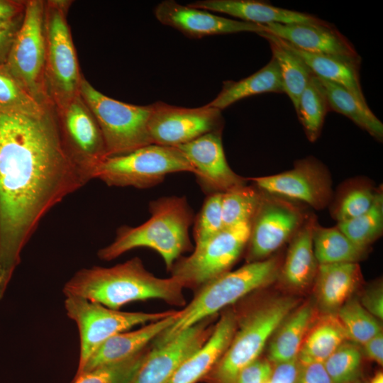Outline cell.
Masks as SVG:
<instances>
[{
    "mask_svg": "<svg viewBox=\"0 0 383 383\" xmlns=\"http://www.w3.org/2000/svg\"><path fill=\"white\" fill-rule=\"evenodd\" d=\"M179 312L175 311L172 314L147 323L139 329L121 332L111 336L94 353L79 374L99 367L126 360L138 355L173 324Z\"/></svg>",
    "mask_w": 383,
    "mask_h": 383,
    "instance_id": "obj_20",
    "label": "cell"
},
{
    "mask_svg": "<svg viewBox=\"0 0 383 383\" xmlns=\"http://www.w3.org/2000/svg\"><path fill=\"white\" fill-rule=\"evenodd\" d=\"M377 191L367 185L350 188L340 199L334 215L338 222L353 219L366 212L372 206Z\"/></svg>",
    "mask_w": 383,
    "mask_h": 383,
    "instance_id": "obj_40",
    "label": "cell"
},
{
    "mask_svg": "<svg viewBox=\"0 0 383 383\" xmlns=\"http://www.w3.org/2000/svg\"><path fill=\"white\" fill-rule=\"evenodd\" d=\"M251 222H242L224 228L220 233L196 246L188 257L172 266V276L184 287H201L228 271L247 246Z\"/></svg>",
    "mask_w": 383,
    "mask_h": 383,
    "instance_id": "obj_11",
    "label": "cell"
},
{
    "mask_svg": "<svg viewBox=\"0 0 383 383\" xmlns=\"http://www.w3.org/2000/svg\"><path fill=\"white\" fill-rule=\"evenodd\" d=\"M45 1L28 0L21 24L11 45L6 66L39 103L53 104L45 83Z\"/></svg>",
    "mask_w": 383,
    "mask_h": 383,
    "instance_id": "obj_10",
    "label": "cell"
},
{
    "mask_svg": "<svg viewBox=\"0 0 383 383\" xmlns=\"http://www.w3.org/2000/svg\"><path fill=\"white\" fill-rule=\"evenodd\" d=\"M267 383H268V382Z\"/></svg>",
    "mask_w": 383,
    "mask_h": 383,
    "instance_id": "obj_50",
    "label": "cell"
},
{
    "mask_svg": "<svg viewBox=\"0 0 383 383\" xmlns=\"http://www.w3.org/2000/svg\"><path fill=\"white\" fill-rule=\"evenodd\" d=\"M338 228L360 248L367 249L383 231V194L377 191L371 207L353 219L338 222Z\"/></svg>",
    "mask_w": 383,
    "mask_h": 383,
    "instance_id": "obj_33",
    "label": "cell"
},
{
    "mask_svg": "<svg viewBox=\"0 0 383 383\" xmlns=\"http://www.w3.org/2000/svg\"><path fill=\"white\" fill-rule=\"evenodd\" d=\"M236 327L234 314L224 313L204 345L179 365L167 383H196L203 379L227 349Z\"/></svg>",
    "mask_w": 383,
    "mask_h": 383,
    "instance_id": "obj_22",
    "label": "cell"
},
{
    "mask_svg": "<svg viewBox=\"0 0 383 383\" xmlns=\"http://www.w3.org/2000/svg\"><path fill=\"white\" fill-rule=\"evenodd\" d=\"M264 32L276 36L303 51L360 62L352 44L333 26L322 23H270Z\"/></svg>",
    "mask_w": 383,
    "mask_h": 383,
    "instance_id": "obj_19",
    "label": "cell"
},
{
    "mask_svg": "<svg viewBox=\"0 0 383 383\" xmlns=\"http://www.w3.org/2000/svg\"><path fill=\"white\" fill-rule=\"evenodd\" d=\"M223 123L221 111L207 105L185 108L156 101L151 104L148 132L152 144L177 147L221 131Z\"/></svg>",
    "mask_w": 383,
    "mask_h": 383,
    "instance_id": "obj_12",
    "label": "cell"
},
{
    "mask_svg": "<svg viewBox=\"0 0 383 383\" xmlns=\"http://www.w3.org/2000/svg\"><path fill=\"white\" fill-rule=\"evenodd\" d=\"M156 18L190 38L252 32H264L263 25L233 20L211 13L207 11L184 6L172 0L158 4L154 9Z\"/></svg>",
    "mask_w": 383,
    "mask_h": 383,
    "instance_id": "obj_18",
    "label": "cell"
},
{
    "mask_svg": "<svg viewBox=\"0 0 383 383\" xmlns=\"http://www.w3.org/2000/svg\"><path fill=\"white\" fill-rule=\"evenodd\" d=\"M361 305L373 316L383 318V292L382 287L369 289L361 299Z\"/></svg>",
    "mask_w": 383,
    "mask_h": 383,
    "instance_id": "obj_45",
    "label": "cell"
},
{
    "mask_svg": "<svg viewBox=\"0 0 383 383\" xmlns=\"http://www.w3.org/2000/svg\"><path fill=\"white\" fill-rule=\"evenodd\" d=\"M332 383L357 380L362 365V353L351 343H342L323 362Z\"/></svg>",
    "mask_w": 383,
    "mask_h": 383,
    "instance_id": "obj_37",
    "label": "cell"
},
{
    "mask_svg": "<svg viewBox=\"0 0 383 383\" xmlns=\"http://www.w3.org/2000/svg\"><path fill=\"white\" fill-rule=\"evenodd\" d=\"M280 40L288 49L299 56L316 76L344 87L362 105L368 106L360 82V62L307 52L282 39Z\"/></svg>",
    "mask_w": 383,
    "mask_h": 383,
    "instance_id": "obj_25",
    "label": "cell"
},
{
    "mask_svg": "<svg viewBox=\"0 0 383 383\" xmlns=\"http://www.w3.org/2000/svg\"><path fill=\"white\" fill-rule=\"evenodd\" d=\"M298 370L297 358L275 364L268 383H295Z\"/></svg>",
    "mask_w": 383,
    "mask_h": 383,
    "instance_id": "obj_44",
    "label": "cell"
},
{
    "mask_svg": "<svg viewBox=\"0 0 383 383\" xmlns=\"http://www.w3.org/2000/svg\"><path fill=\"white\" fill-rule=\"evenodd\" d=\"M79 94L99 126L106 157L124 155L152 144L148 132L151 104L138 106L109 97L84 77Z\"/></svg>",
    "mask_w": 383,
    "mask_h": 383,
    "instance_id": "obj_7",
    "label": "cell"
},
{
    "mask_svg": "<svg viewBox=\"0 0 383 383\" xmlns=\"http://www.w3.org/2000/svg\"><path fill=\"white\" fill-rule=\"evenodd\" d=\"M223 193L211 194L199 213L194 228L195 247L220 233L225 227L222 216Z\"/></svg>",
    "mask_w": 383,
    "mask_h": 383,
    "instance_id": "obj_39",
    "label": "cell"
},
{
    "mask_svg": "<svg viewBox=\"0 0 383 383\" xmlns=\"http://www.w3.org/2000/svg\"><path fill=\"white\" fill-rule=\"evenodd\" d=\"M51 104L36 101L11 72L6 63L0 65V107L19 112L35 113Z\"/></svg>",
    "mask_w": 383,
    "mask_h": 383,
    "instance_id": "obj_36",
    "label": "cell"
},
{
    "mask_svg": "<svg viewBox=\"0 0 383 383\" xmlns=\"http://www.w3.org/2000/svg\"><path fill=\"white\" fill-rule=\"evenodd\" d=\"M296 304L294 299L279 298L249 312L221 357L204 379L209 383H235L239 372L258 358L267 341Z\"/></svg>",
    "mask_w": 383,
    "mask_h": 383,
    "instance_id": "obj_5",
    "label": "cell"
},
{
    "mask_svg": "<svg viewBox=\"0 0 383 383\" xmlns=\"http://www.w3.org/2000/svg\"><path fill=\"white\" fill-rule=\"evenodd\" d=\"M89 179L62 137L54 104L0 107V299L40 220Z\"/></svg>",
    "mask_w": 383,
    "mask_h": 383,
    "instance_id": "obj_1",
    "label": "cell"
},
{
    "mask_svg": "<svg viewBox=\"0 0 383 383\" xmlns=\"http://www.w3.org/2000/svg\"><path fill=\"white\" fill-rule=\"evenodd\" d=\"M65 308L67 316L76 323L79 332V360L75 376L81 373L90 357L111 336L135 326L160 320L175 311H121L74 296H66Z\"/></svg>",
    "mask_w": 383,
    "mask_h": 383,
    "instance_id": "obj_9",
    "label": "cell"
},
{
    "mask_svg": "<svg viewBox=\"0 0 383 383\" xmlns=\"http://www.w3.org/2000/svg\"><path fill=\"white\" fill-rule=\"evenodd\" d=\"M330 109L325 89L313 73L302 91L296 110L308 140L316 141L321 135Z\"/></svg>",
    "mask_w": 383,
    "mask_h": 383,
    "instance_id": "obj_32",
    "label": "cell"
},
{
    "mask_svg": "<svg viewBox=\"0 0 383 383\" xmlns=\"http://www.w3.org/2000/svg\"><path fill=\"white\" fill-rule=\"evenodd\" d=\"M195 170V175L206 191L224 193L245 184V179L235 173L224 153L221 131L203 135L177 146Z\"/></svg>",
    "mask_w": 383,
    "mask_h": 383,
    "instance_id": "obj_17",
    "label": "cell"
},
{
    "mask_svg": "<svg viewBox=\"0 0 383 383\" xmlns=\"http://www.w3.org/2000/svg\"><path fill=\"white\" fill-rule=\"evenodd\" d=\"M257 188L245 184L230 189L222 195V216L224 227L242 222H251L262 199Z\"/></svg>",
    "mask_w": 383,
    "mask_h": 383,
    "instance_id": "obj_34",
    "label": "cell"
},
{
    "mask_svg": "<svg viewBox=\"0 0 383 383\" xmlns=\"http://www.w3.org/2000/svg\"><path fill=\"white\" fill-rule=\"evenodd\" d=\"M206 318L147 352L128 383H167L179 365L201 348L213 329Z\"/></svg>",
    "mask_w": 383,
    "mask_h": 383,
    "instance_id": "obj_16",
    "label": "cell"
},
{
    "mask_svg": "<svg viewBox=\"0 0 383 383\" xmlns=\"http://www.w3.org/2000/svg\"><path fill=\"white\" fill-rule=\"evenodd\" d=\"M55 109L70 152L89 180L92 179L94 169L106 157L104 138L95 118L80 94L55 106Z\"/></svg>",
    "mask_w": 383,
    "mask_h": 383,
    "instance_id": "obj_13",
    "label": "cell"
},
{
    "mask_svg": "<svg viewBox=\"0 0 383 383\" xmlns=\"http://www.w3.org/2000/svg\"><path fill=\"white\" fill-rule=\"evenodd\" d=\"M272 370L267 360L257 358L239 372L235 383H267Z\"/></svg>",
    "mask_w": 383,
    "mask_h": 383,
    "instance_id": "obj_42",
    "label": "cell"
},
{
    "mask_svg": "<svg viewBox=\"0 0 383 383\" xmlns=\"http://www.w3.org/2000/svg\"><path fill=\"white\" fill-rule=\"evenodd\" d=\"M302 224V214L296 207L263 196L251 221L247 244L249 262L264 260L293 236Z\"/></svg>",
    "mask_w": 383,
    "mask_h": 383,
    "instance_id": "obj_15",
    "label": "cell"
},
{
    "mask_svg": "<svg viewBox=\"0 0 383 383\" xmlns=\"http://www.w3.org/2000/svg\"><path fill=\"white\" fill-rule=\"evenodd\" d=\"M337 317L342 324L348 339L365 344L381 332L377 318L356 300H348L338 310Z\"/></svg>",
    "mask_w": 383,
    "mask_h": 383,
    "instance_id": "obj_35",
    "label": "cell"
},
{
    "mask_svg": "<svg viewBox=\"0 0 383 383\" xmlns=\"http://www.w3.org/2000/svg\"><path fill=\"white\" fill-rule=\"evenodd\" d=\"M278 261L270 258L249 262L209 281L179 312L173 324L154 340V345L172 339L184 330L213 314L249 293L271 283L277 276Z\"/></svg>",
    "mask_w": 383,
    "mask_h": 383,
    "instance_id": "obj_4",
    "label": "cell"
},
{
    "mask_svg": "<svg viewBox=\"0 0 383 383\" xmlns=\"http://www.w3.org/2000/svg\"><path fill=\"white\" fill-rule=\"evenodd\" d=\"M295 383H332V382L323 363L300 364L299 362V370Z\"/></svg>",
    "mask_w": 383,
    "mask_h": 383,
    "instance_id": "obj_43",
    "label": "cell"
},
{
    "mask_svg": "<svg viewBox=\"0 0 383 383\" xmlns=\"http://www.w3.org/2000/svg\"><path fill=\"white\" fill-rule=\"evenodd\" d=\"M179 172L195 174L194 168L178 148L150 144L124 155L106 157L94 169L93 179L111 187L143 189Z\"/></svg>",
    "mask_w": 383,
    "mask_h": 383,
    "instance_id": "obj_8",
    "label": "cell"
},
{
    "mask_svg": "<svg viewBox=\"0 0 383 383\" xmlns=\"http://www.w3.org/2000/svg\"><path fill=\"white\" fill-rule=\"evenodd\" d=\"M315 291L318 304L325 311H338L348 299L360 277L356 262L318 265Z\"/></svg>",
    "mask_w": 383,
    "mask_h": 383,
    "instance_id": "obj_23",
    "label": "cell"
},
{
    "mask_svg": "<svg viewBox=\"0 0 383 383\" xmlns=\"http://www.w3.org/2000/svg\"><path fill=\"white\" fill-rule=\"evenodd\" d=\"M26 1L0 0V30H5L21 23Z\"/></svg>",
    "mask_w": 383,
    "mask_h": 383,
    "instance_id": "obj_41",
    "label": "cell"
},
{
    "mask_svg": "<svg viewBox=\"0 0 383 383\" xmlns=\"http://www.w3.org/2000/svg\"><path fill=\"white\" fill-rule=\"evenodd\" d=\"M315 224V220L309 218L293 235L282 270L284 282L291 287L305 288L316 276L318 264L313 246Z\"/></svg>",
    "mask_w": 383,
    "mask_h": 383,
    "instance_id": "obj_24",
    "label": "cell"
},
{
    "mask_svg": "<svg viewBox=\"0 0 383 383\" xmlns=\"http://www.w3.org/2000/svg\"><path fill=\"white\" fill-rule=\"evenodd\" d=\"M313 246L318 265L357 263L366 251L350 240L337 226L324 228L316 223L313 232Z\"/></svg>",
    "mask_w": 383,
    "mask_h": 383,
    "instance_id": "obj_31",
    "label": "cell"
},
{
    "mask_svg": "<svg viewBox=\"0 0 383 383\" xmlns=\"http://www.w3.org/2000/svg\"><path fill=\"white\" fill-rule=\"evenodd\" d=\"M183 283L177 277L160 278L148 271L139 257L111 267L93 266L77 271L64 285L65 296H79L118 310L126 304L157 299L185 305Z\"/></svg>",
    "mask_w": 383,
    "mask_h": 383,
    "instance_id": "obj_2",
    "label": "cell"
},
{
    "mask_svg": "<svg viewBox=\"0 0 383 383\" xmlns=\"http://www.w3.org/2000/svg\"><path fill=\"white\" fill-rule=\"evenodd\" d=\"M147 350L126 360L96 367L74 377L72 383H128L140 367Z\"/></svg>",
    "mask_w": 383,
    "mask_h": 383,
    "instance_id": "obj_38",
    "label": "cell"
},
{
    "mask_svg": "<svg viewBox=\"0 0 383 383\" xmlns=\"http://www.w3.org/2000/svg\"><path fill=\"white\" fill-rule=\"evenodd\" d=\"M348 339L337 316L328 314L309 332L300 348L297 359L300 364L324 361Z\"/></svg>",
    "mask_w": 383,
    "mask_h": 383,
    "instance_id": "obj_28",
    "label": "cell"
},
{
    "mask_svg": "<svg viewBox=\"0 0 383 383\" xmlns=\"http://www.w3.org/2000/svg\"><path fill=\"white\" fill-rule=\"evenodd\" d=\"M370 383H383V374L382 372H377L371 379Z\"/></svg>",
    "mask_w": 383,
    "mask_h": 383,
    "instance_id": "obj_48",
    "label": "cell"
},
{
    "mask_svg": "<svg viewBox=\"0 0 383 383\" xmlns=\"http://www.w3.org/2000/svg\"><path fill=\"white\" fill-rule=\"evenodd\" d=\"M365 355L379 365L383 363V335L379 332L362 345Z\"/></svg>",
    "mask_w": 383,
    "mask_h": 383,
    "instance_id": "obj_46",
    "label": "cell"
},
{
    "mask_svg": "<svg viewBox=\"0 0 383 383\" xmlns=\"http://www.w3.org/2000/svg\"><path fill=\"white\" fill-rule=\"evenodd\" d=\"M70 1H45V83L55 106L79 95L82 79L67 21Z\"/></svg>",
    "mask_w": 383,
    "mask_h": 383,
    "instance_id": "obj_6",
    "label": "cell"
},
{
    "mask_svg": "<svg viewBox=\"0 0 383 383\" xmlns=\"http://www.w3.org/2000/svg\"><path fill=\"white\" fill-rule=\"evenodd\" d=\"M319 79L325 89L330 109L349 118L374 138L382 140L383 124L369 106L362 105L344 87L321 78Z\"/></svg>",
    "mask_w": 383,
    "mask_h": 383,
    "instance_id": "obj_30",
    "label": "cell"
},
{
    "mask_svg": "<svg viewBox=\"0 0 383 383\" xmlns=\"http://www.w3.org/2000/svg\"><path fill=\"white\" fill-rule=\"evenodd\" d=\"M251 180L266 194L299 201L316 209L325 208L331 198L328 172L313 158L296 162L290 170Z\"/></svg>",
    "mask_w": 383,
    "mask_h": 383,
    "instance_id": "obj_14",
    "label": "cell"
},
{
    "mask_svg": "<svg viewBox=\"0 0 383 383\" xmlns=\"http://www.w3.org/2000/svg\"><path fill=\"white\" fill-rule=\"evenodd\" d=\"M267 92H284L279 70L274 57L246 78L237 82H223L219 94L206 105L221 111L243 99Z\"/></svg>",
    "mask_w": 383,
    "mask_h": 383,
    "instance_id": "obj_26",
    "label": "cell"
},
{
    "mask_svg": "<svg viewBox=\"0 0 383 383\" xmlns=\"http://www.w3.org/2000/svg\"><path fill=\"white\" fill-rule=\"evenodd\" d=\"M21 24L11 28L0 30V65L6 63L11 45Z\"/></svg>",
    "mask_w": 383,
    "mask_h": 383,
    "instance_id": "obj_47",
    "label": "cell"
},
{
    "mask_svg": "<svg viewBox=\"0 0 383 383\" xmlns=\"http://www.w3.org/2000/svg\"><path fill=\"white\" fill-rule=\"evenodd\" d=\"M348 383H361L360 382L357 381V380H354L353 382H348Z\"/></svg>",
    "mask_w": 383,
    "mask_h": 383,
    "instance_id": "obj_49",
    "label": "cell"
},
{
    "mask_svg": "<svg viewBox=\"0 0 383 383\" xmlns=\"http://www.w3.org/2000/svg\"><path fill=\"white\" fill-rule=\"evenodd\" d=\"M150 218L144 223L123 226L116 232L114 240L98 251L101 260L110 261L137 248L155 250L162 257L167 270L180 255L189 251L191 242L189 229L193 213L184 196H165L150 203Z\"/></svg>",
    "mask_w": 383,
    "mask_h": 383,
    "instance_id": "obj_3",
    "label": "cell"
},
{
    "mask_svg": "<svg viewBox=\"0 0 383 383\" xmlns=\"http://www.w3.org/2000/svg\"><path fill=\"white\" fill-rule=\"evenodd\" d=\"M258 35L269 42L272 57L275 59L279 70L284 92L291 99L296 111L299 97L313 72L279 38L265 32Z\"/></svg>",
    "mask_w": 383,
    "mask_h": 383,
    "instance_id": "obj_29",
    "label": "cell"
},
{
    "mask_svg": "<svg viewBox=\"0 0 383 383\" xmlns=\"http://www.w3.org/2000/svg\"><path fill=\"white\" fill-rule=\"evenodd\" d=\"M189 6L226 13L240 21L260 25L270 23H322L324 21L310 14L279 8L255 0H204L187 4Z\"/></svg>",
    "mask_w": 383,
    "mask_h": 383,
    "instance_id": "obj_21",
    "label": "cell"
},
{
    "mask_svg": "<svg viewBox=\"0 0 383 383\" xmlns=\"http://www.w3.org/2000/svg\"><path fill=\"white\" fill-rule=\"evenodd\" d=\"M313 316V308L306 304L286 318L270 343L268 357L271 362L277 364L297 358Z\"/></svg>",
    "mask_w": 383,
    "mask_h": 383,
    "instance_id": "obj_27",
    "label": "cell"
}]
</instances>
